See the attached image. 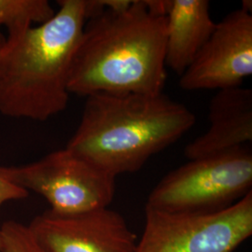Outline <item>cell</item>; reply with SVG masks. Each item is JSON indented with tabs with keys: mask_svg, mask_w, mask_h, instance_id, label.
Here are the masks:
<instances>
[{
	"mask_svg": "<svg viewBox=\"0 0 252 252\" xmlns=\"http://www.w3.org/2000/svg\"><path fill=\"white\" fill-rule=\"evenodd\" d=\"M166 17L152 13L144 0L123 11L105 9L87 21L73 60L70 94H162Z\"/></svg>",
	"mask_w": 252,
	"mask_h": 252,
	"instance_id": "obj_1",
	"label": "cell"
},
{
	"mask_svg": "<svg viewBox=\"0 0 252 252\" xmlns=\"http://www.w3.org/2000/svg\"><path fill=\"white\" fill-rule=\"evenodd\" d=\"M90 0H60L54 16L0 38V113L44 122L67 107L73 60L92 18Z\"/></svg>",
	"mask_w": 252,
	"mask_h": 252,
	"instance_id": "obj_2",
	"label": "cell"
},
{
	"mask_svg": "<svg viewBox=\"0 0 252 252\" xmlns=\"http://www.w3.org/2000/svg\"><path fill=\"white\" fill-rule=\"evenodd\" d=\"M183 104L163 94H95L65 148L117 178L141 169L195 125Z\"/></svg>",
	"mask_w": 252,
	"mask_h": 252,
	"instance_id": "obj_3",
	"label": "cell"
},
{
	"mask_svg": "<svg viewBox=\"0 0 252 252\" xmlns=\"http://www.w3.org/2000/svg\"><path fill=\"white\" fill-rule=\"evenodd\" d=\"M252 153L244 145L189 162L168 173L151 191L147 208L169 213L210 214L252 192Z\"/></svg>",
	"mask_w": 252,
	"mask_h": 252,
	"instance_id": "obj_4",
	"label": "cell"
},
{
	"mask_svg": "<svg viewBox=\"0 0 252 252\" xmlns=\"http://www.w3.org/2000/svg\"><path fill=\"white\" fill-rule=\"evenodd\" d=\"M4 171L19 187L45 198L59 215L106 208L115 195L116 177L67 148L28 164L4 166Z\"/></svg>",
	"mask_w": 252,
	"mask_h": 252,
	"instance_id": "obj_5",
	"label": "cell"
},
{
	"mask_svg": "<svg viewBox=\"0 0 252 252\" xmlns=\"http://www.w3.org/2000/svg\"><path fill=\"white\" fill-rule=\"evenodd\" d=\"M252 234V191L210 214H180L145 208L135 252H232Z\"/></svg>",
	"mask_w": 252,
	"mask_h": 252,
	"instance_id": "obj_6",
	"label": "cell"
},
{
	"mask_svg": "<svg viewBox=\"0 0 252 252\" xmlns=\"http://www.w3.org/2000/svg\"><path fill=\"white\" fill-rule=\"evenodd\" d=\"M252 74V13L240 8L222 19L189 67L180 76L186 91L242 86Z\"/></svg>",
	"mask_w": 252,
	"mask_h": 252,
	"instance_id": "obj_7",
	"label": "cell"
},
{
	"mask_svg": "<svg viewBox=\"0 0 252 252\" xmlns=\"http://www.w3.org/2000/svg\"><path fill=\"white\" fill-rule=\"evenodd\" d=\"M28 227L47 252H135L137 244L126 219L108 207L74 215L49 209Z\"/></svg>",
	"mask_w": 252,
	"mask_h": 252,
	"instance_id": "obj_8",
	"label": "cell"
},
{
	"mask_svg": "<svg viewBox=\"0 0 252 252\" xmlns=\"http://www.w3.org/2000/svg\"><path fill=\"white\" fill-rule=\"evenodd\" d=\"M209 128L186 146L195 160L226 153L252 141V91L243 86L218 91L208 108Z\"/></svg>",
	"mask_w": 252,
	"mask_h": 252,
	"instance_id": "obj_9",
	"label": "cell"
},
{
	"mask_svg": "<svg viewBox=\"0 0 252 252\" xmlns=\"http://www.w3.org/2000/svg\"><path fill=\"white\" fill-rule=\"evenodd\" d=\"M207 0H171L166 15L165 65L181 76L213 33Z\"/></svg>",
	"mask_w": 252,
	"mask_h": 252,
	"instance_id": "obj_10",
	"label": "cell"
},
{
	"mask_svg": "<svg viewBox=\"0 0 252 252\" xmlns=\"http://www.w3.org/2000/svg\"><path fill=\"white\" fill-rule=\"evenodd\" d=\"M54 13L47 0H0V28H7V38L16 37L35 24L45 23Z\"/></svg>",
	"mask_w": 252,
	"mask_h": 252,
	"instance_id": "obj_11",
	"label": "cell"
},
{
	"mask_svg": "<svg viewBox=\"0 0 252 252\" xmlns=\"http://www.w3.org/2000/svg\"><path fill=\"white\" fill-rule=\"evenodd\" d=\"M0 252H47L36 242L29 227L9 220L0 226Z\"/></svg>",
	"mask_w": 252,
	"mask_h": 252,
	"instance_id": "obj_12",
	"label": "cell"
},
{
	"mask_svg": "<svg viewBox=\"0 0 252 252\" xmlns=\"http://www.w3.org/2000/svg\"><path fill=\"white\" fill-rule=\"evenodd\" d=\"M29 192L15 183L7 177L4 171V166H0V207L9 201L26 199ZM0 240H1V230H0Z\"/></svg>",
	"mask_w": 252,
	"mask_h": 252,
	"instance_id": "obj_13",
	"label": "cell"
}]
</instances>
